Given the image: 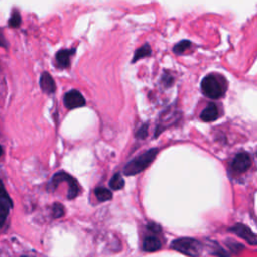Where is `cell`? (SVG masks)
<instances>
[{"label": "cell", "instance_id": "6da1fadb", "mask_svg": "<svg viewBox=\"0 0 257 257\" xmlns=\"http://www.w3.org/2000/svg\"><path fill=\"white\" fill-rule=\"evenodd\" d=\"M159 153V149L152 148L145 153L141 154L137 158L130 161L123 168V174L125 176H134L141 172H143L145 169H147L153 161L156 159L157 155Z\"/></svg>", "mask_w": 257, "mask_h": 257}, {"label": "cell", "instance_id": "7a4b0ae2", "mask_svg": "<svg viewBox=\"0 0 257 257\" xmlns=\"http://www.w3.org/2000/svg\"><path fill=\"white\" fill-rule=\"evenodd\" d=\"M62 182H65L67 183L68 185V191H67V199L71 200V199H74L78 194H79V191H80V188L78 186V183L76 181L75 178H73L72 176H70L69 174L63 172V171H60V172H57L53 175L51 181H50V187L54 190L57 188V186L62 183Z\"/></svg>", "mask_w": 257, "mask_h": 257}, {"label": "cell", "instance_id": "3957f363", "mask_svg": "<svg viewBox=\"0 0 257 257\" xmlns=\"http://www.w3.org/2000/svg\"><path fill=\"white\" fill-rule=\"evenodd\" d=\"M201 89L203 93L212 99H217L223 96L226 88L222 85L220 80L214 74H208L201 82Z\"/></svg>", "mask_w": 257, "mask_h": 257}, {"label": "cell", "instance_id": "277c9868", "mask_svg": "<svg viewBox=\"0 0 257 257\" xmlns=\"http://www.w3.org/2000/svg\"><path fill=\"white\" fill-rule=\"evenodd\" d=\"M173 249L186 255L197 257L202 251V244L193 238H180L175 240L171 246Z\"/></svg>", "mask_w": 257, "mask_h": 257}, {"label": "cell", "instance_id": "5b68a950", "mask_svg": "<svg viewBox=\"0 0 257 257\" xmlns=\"http://www.w3.org/2000/svg\"><path fill=\"white\" fill-rule=\"evenodd\" d=\"M252 165L251 156L246 152L238 153L230 163V170L234 174H243Z\"/></svg>", "mask_w": 257, "mask_h": 257}, {"label": "cell", "instance_id": "8992f818", "mask_svg": "<svg viewBox=\"0 0 257 257\" xmlns=\"http://www.w3.org/2000/svg\"><path fill=\"white\" fill-rule=\"evenodd\" d=\"M63 103L68 109L82 107L85 105V99L83 95L76 89L67 91L63 96Z\"/></svg>", "mask_w": 257, "mask_h": 257}, {"label": "cell", "instance_id": "52a82bcc", "mask_svg": "<svg viewBox=\"0 0 257 257\" xmlns=\"http://www.w3.org/2000/svg\"><path fill=\"white\" fill-rule=\"evenodd\" d=\"M231 232L235 233L237 236L243 238L244 240H246L249 244L251 245H256L257 244V238H256V235L252 232V230L247 227L246 225L244 224H236L234 225L233 227H231L229 229Z\"/></svg>", "mask_w": 257, "mask_h": 257}, {"label": "cell", "instance_id": "ba28073f", "mask_svg": "<svg viewBox=\"0 0 257 257\" xmlns=\"http://www.w3.org/2000/svg\"><path fill=\"white\" fill-rule=\"evenodd\" d=\"M178 114L179 112L177 111H172L171 108L166 111H164V113L162 114L160 120H159V123L157 125V128H156V134L155 136L157 137L161 132H163L165 128H167L168 126L172 125L173 123H175L178 119Z\"/></svg>", "mask_w": 257, "mask_h": 257}, {"label": "cell", "instance_id": "9c48e42d", "mask_svg": "<svg viewBox=\"0 0 257 257\" xmlns=\"http://www.w3.org/2000/svg\"><path fill=\"white\" fill-rule=\"evenodd\" d=\"M75 48L71 49H60L55 54V60L56 65L59 68H66L70 65V57L72 54H74Z\"/></svg>", "mask_w": 257, "mask_h": 257}, {"label": "cell", "instance_id": "30bf717a", "mask_svg": "<svg viewBox=\"0 0 257 257\" xmlns=\"http://www.w3.org/2000/svg\"><path fill=\"white\" fill-rule=\"evenodd\" d=\"M39 85H40V88L42 89V91L45 93H48V94L53 93L56 90V84H55L52 76L46 71L42 72L40 79H39Z\"/></svg>", "mask_w": 257, "mask_h": 257}, {"label": "cell", "instance_id": "8fae6325", "mask_svg": "<svg viewBox=\"0 0 257 257\" xmlns=\"http://www.w3.org/2000/svg\"><path fill=\"white\" fill-rule=\"evenodd\" d=\"M219 116V110L218 107L215 103H209L201 112L200 114V118L203 121L206 122H210V121H214L218 118Z\"/></svg>", "mask_w": 257, "mask_h": 257}, {"label": "cell", "instance_id": "7c38bea8", "mask_svg": "<svg viewBox=\"0 0 257 257\" xmlns=\"http://www.w3.org/2000/svg\"><path fill=\"white\" fill-rule=\"evenodd\" d=\"M162 247L161 241L156 236H147L143 241V249L147 252L158 251Z\"/></svg>", "mask_w": 257, "mask_h": 257}, {"label": "cell", "instance_id": "4fadbf2b", "mask_svg": "<svg viewBox=\"0 0 257 257\" xmlns=\"http://www.w3.org/2000/svg\"><path fill=\"white\" fill-rule=\"evenodd\" d=\"M152 54V49L151 46L149 45V43H145L144 45H142L140 48H138L135 53H134V57L132 62H136L144 57H148Z\"/></svg>", "mask_w": 257, "mask_h": 257}, {"label": "cell", "instance_id": "5bb4252c", "mask_svg": "<svg viewBox=\"0 0 257 257\" xmlns=\"http://www.w3.org/2000/svg\"><path fill=\"white\" fill-rule=\"evenodd\" d=\"M94 195L95 197L97 198V200L99 202H104V201H108L112 198V193L103 188V187H97L95 190H94Z\"/></svg>", "mask_w": 257, "mask_h": 257}, {"label": "cell", "instance_id": "9a60e30c", "mask_svg": "<svg viewBox=\"0 0 257 257\" xmlns=\"http://www.w3.org/2000/svg\"><path fill=\"white\" fill-rule=\"evenodd\" d=\"M110 189L116 191V190H120L123 188L124 186V180L123 178L121 177V175L119 173H116L112 176V178L109 180V183H108Z\"/></svg>", "mask_w": 257, "mask_h": 257}, {"label": "cell", "instance_id": "2e32d148", "mask_svg": "<svg viewBox=\"0 0 257 257\" xmlns=\"http://www.w3.org/2000/svg\"><path fill=\"white\" fill-rule=\"evenodd\" d=\"M21 24V15L17 9H14L11 12L10 18L8 19V26L11 28H17Z\"/></svg>", "mask_w": 257, "mask_h": 257}, {"label": "cell", "instance_id": "e0dca14e", "mask_svg": "<svg viewBox=\"0 0 257 257\" xmlns=\"http://www.w3.org/2000/svg\"><path fill=\"white\" fill-rule=\"evenodd\" d=\"M191 45H192L191 41L184 39V40L180 41L179 43H177V44L174 46L173 51H174L176 54H182V53H184L188 48H190Z\"/></svg>", "mask_w": 257, "mask_h": 257}, {"label": "cell", "instance_id": "ac0fdd59", "mask_svg": "<svg viewBox=\"0 0 257 257\" xmlns=\"http://www.w3.org/2000/svg\"><path fill=\"white\" fill-rule=\"evenodd\" d=\"M64 215V207L59 203H54L52 206V216L53 218H60Z\"/></svg>", "mask_w": 257, "mask_h": 257}, {"label": "cell", "instance_id": "d6986e66", "mask_svg": "<svg viewBox=\"0 0 257 257\" xmlns=\"http://www.w3.org/2000/svg\"><path fill=\"white\" fill-rule=\"evenodd\" d=\"M148 123H146V124H143L140 128H139V131L137 132V134H136V137L138 138V139H145L146 137H147V135H148Z\"/></svg>", "mask_w": 257, "mask_h": 257}, {"label": "cell", "instance_id": "ffe728a7", "mask_svg": "<svg viewBox=\"0 0 257 257\" xmlns=\"http://www.w3.org/2000/svg\"><path fill=\"white\" fill-rule=\"evenodd\" d=\"M0 199L12 203V200H11V198L9 197V195L7 194V192H6V190H5V187H4V185H3V183H2L1 180H0Z\"/></svg>", "mask_w": 257, "mask_h": 257}, {"label": "cell", "instance_id": "44dd1931", "mask_svg": "<svg viewBox=\"0 0 257 257\" xmlns=\"http://www.w3.org/2000/svg\"><path fill=\"white\" fill-rule=\"evenodd\" d=\"M0 46L4 47V48L8 47V42H7V40H6L5 36H4L3 31H2L1 28H0Z\"/></svg>", "mask_w": 257, "mask_h": 257}, {"label": "cell", "instance_id": "7402d4cb", "mask_svg": "<svg viewBox=\"0 0 257 257\" xmlns=\"http://www.w3.org/2000/svg\"><path fill=\"white\" fill-rule=\"evenodd\" d=\"M3 155V148L0 146V157Z\"/></svg>", "mask_w": 257, "mask_h": 257}, {"label": "cell", "instance_id": "603a6c76", "mask_svg": "<svg viewBox=\"0 0 257 257\" xmlns=\"http://www.w3.org/2000/svg\"><path fill=\"white\" fill-rule=\"evenodd\" d=\"M21 257H27V256H21Z\"/></svg>", "mask_w": 257, "mask_h": 257}, {"label": "cell", "instance_id": "cb8c5ba5", "mask_svg": "<svg viewBox=\"0 0 257 257\" xmlns=\"http://www.w3.org/2000/svg\"><path fill=\"white\" fill-rule=\"evenodd\" d=\"M1 227H2V226H1V225H0V228H1Z\"/></svg>", "mask_w": 257, "mask_h": 257}]
</instances>
